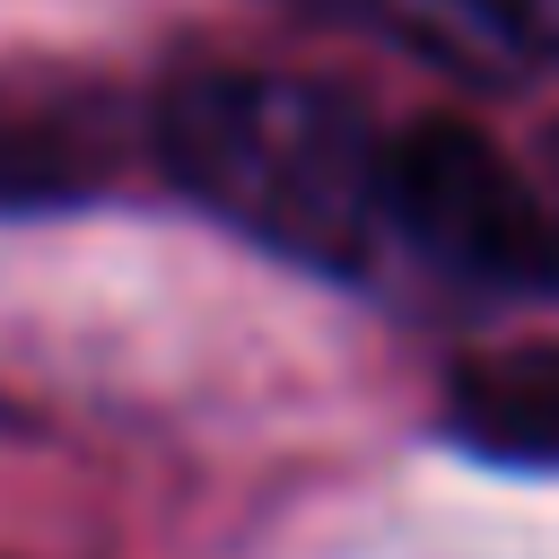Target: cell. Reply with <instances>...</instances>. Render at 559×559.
<instances>
[{"label":"cell","instance_id":"3957f363","mask_svg":"<svg viewBox=\"0 0 559 559\" xmlns=\"http://www.w3.org/2000/svg\"><path fill=\"white\" fill-rule=\"evenodd\" d=\"M445 428L480 463H524L559 472V341L533 349H489L445 384Z\"/></svg>","mask_w":559,"mask_h":559},{"label":"cell","instance_id":"5b68a950","mask_svg":"<svg viewBox=\"0 0 559 559\" xmlns=\"http://www.w3.org/2000/svg\"><path fill=\"white\" fill-rule=\"evenodd\" d=\"M515 52H559V0H472Z\"/></svg>","mask_w":559,"mask_h":559},{"label":"cell","instance_id":"277c9868","mask_svg":"<svg viewBox=\"0 0 559 559\" xmlns=\"http://www.w3.org/2000/svg\"><path fill=\"white\" fill-rule=\"evenodd\" d=\"M306 9H332V17H358L393 44H428V52H454V61H498L515 52L472 0H306Z\"/></svg>","mask_w":559,"mask_h":559},{"label":"cell","instance_id":"6da1fadb","mask_svg":"<svg viewBox=\"0 0 559 559\" xmlns=\"http://www.w3.org/2000/svg\"><path fill=\"white\" fill-rule=\"evenodd\" d=\"M157 148L192 201H210L227 227L262 236L271 253L332 280H367L384 262V236H393L384 131L332 87L201 70L166 87Z\"/></svg>","mask_w":559,"mask_h":559},{"label":"cell","instance_id":"7a4b0ae2","mask_svg":"<svg viewBox=\"0 0 559 559\" xmlns=\"http://www.w3.org/2000/svg\"><path fill=\"white\" fill-rule=\"evenodd\" d=\"M384 201L393 236L419 245L437 271L489 297H559V218L533 201L489 131L454 114L402 122V140H384Z\"/></svg>","mask_w":559,"mask_h":559}]
</instances>
